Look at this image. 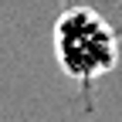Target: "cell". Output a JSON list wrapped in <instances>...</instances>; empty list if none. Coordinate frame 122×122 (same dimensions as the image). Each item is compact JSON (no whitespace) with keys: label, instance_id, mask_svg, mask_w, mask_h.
<instances>
[{"label":"cell","instance_id":"6da1fadb","mask_svg":"<svg viewBox=\"0 0 122 122\" xmlns=\"http://www.w3.org/2000/svg\"><path fill=\"white\" fill-rule=\"evenodd\" d=\"M54 58L71 81L92 85L119 65V37L102 14L68 7L54 20Z\"/></svg>","mask_w":122,"mask_h":122}]
</instances>
